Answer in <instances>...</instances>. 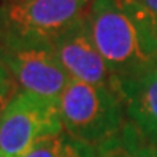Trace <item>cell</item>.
<instances>
[{
    "label": "cell",
    "mask_w": 157,
    "mask_h": 157,
    "mask_svg": "<svg viewBox=\"0 0 157 157\" xmlns=\"http://www.w3.org/2000/svg\"><path fill=\"white\" fill-rule=\"evenodd\" d=\"M86 14L97 49L119 84L157 65V30L135 2L92 0Z\"/></svg>",
    "instance_id": "6da1fadb"
},
{
    "label": "cell",
    "mask_w": 157,
    "mask_h": 157,
    "mask_svg": "<svg viewBox=\"0 0 157 157\" xmlns=\"http://www.w3.org/2000/svg\"><path fill=\"white\" fill-rule=\"evenodd\" d=\"M63 130L90 146H100L119 132L127 121L117 92L70 79L59 97Z\"/></svg>",
    "instance_id": "7a4b0ae2"
},
{
    "label": "cell",
    "mask_w": 157,
    "mask_h": 157,
    "mask_svg": "<svg viewBox=\"0 0 157 157\" xmlns=\"http://www.w3.org/2000/svg\"><path fill=\"white\" fill-rule=\"evenodd\" d=\"M92 0H22L0 3V41L52 44L86 14Z\"/></svg>",
    "instance_id": "3957f363"
},
{
    "label": "cell",
    "mask_w": 157,
    "mask_h": 157,
    "mask_svg": "<svg viewBox=\"0 0 157 157\" xmlns=\"http://www.w3.org/2000/svg\"><path fill=\"white\" fill-rule=\"evenodd\" d=\"M62 130L59 98L19 90L0 116V149L8 157H22Z\"/></svg>",
    "instance_id": "277c9868"
},
{
    "label": "cell",
    "mask_w": 157,
    "mask_h": 157,
    "mask_svg": "<svg viewBox=\"0 0 157 157\" xmlns=\"http://www.w3.org/2000/svg\"><path fill=\"white\" fill-rule=\"evenodd\" d=\"M0 62L24 92L59 98L71 79L52 44L0 41Z\"/></svg>",
    "instance_id": "5b68a950"
},
{
    "label": "cell",
    "mask_w": 157,
    "mask_h": 157,
    "mask_svg": "<svg viewBox=\"0 0 157 157\" xmlns=\"http://www.w3.org/2000/svg\"><path fill=\"white\" fill-rule=\"evenodd\" d=\"M54 52L71 79L108 87L119 94V82L109 71L92 38L87 14L52 41Z\"/></svg>",
    "instance_id": "8992f818"
},
{
    "label": "cell",
    "mask_w": 157,
    "mask_h": 157,
    "mask_svg": "<svg viewBox=\"0 0 157 157\" xmlns=\"http://www.w3.org/2000/svg\"><path fill=\"white\" fill-rule=\"evenodd\" d=\"M125 114L149 141L157 144V65L140 78L121 82Z\"/></svg>",
    "instance_id": "52a82bcc"
},
{
    "label": "cell",
    "mask_w": 157,
    "mask_h": 157,
    "mask_svg": "<svg viewBox=\"0 0 157 157\" xmlns=\"http://www.w3.org/2000/svg\"><path fill=\"white\" fill-rule=\"evenodd\" d=\"M95 152L97 157H157V144L127 119L117 133L95 147Z\"/></svg>",
    "instance_id": "ba28073f"
},
{
    "label": "cell",
    "mask_w": 157,
    "mask_h": 157,
    "mask_svg": "<svg viewBox=\"0 0 157 157\" xmlns=\"http://www.w3.org/2000/svg\"><path fill=\"white\" fill-rule=\"evenodd\" d=\"M22 157H97V152L94 146L62 130L57 135L36 143Z\"/></svg>",
    "instance_id": "9c48e42d"
},
{
    "label": "cell",
    "mask_w": 157,
    "mask_h": 157,
    "mask_svg": "<svg viewBox=\"0 0 157 157\" xmlns=\"http://www.w3.org/2000/svg\"><path fill=\"white\" fill-rule=\"evenodd\" d=\"M16 84L13 78L10 76L8 70L3 67V63L0 62V116H2L3 109L10 103V100L16 95Z\"/></svg>",
    "instance_id": "30bf717a"
},
{
    "label": "cell",
    "mask_w": 157,
    "mask_h": 157,
    "mask_svg": "<svg viewBox=\"0 0 157 157\" xmlns=\"http://www.w3.org/2000/svg\"><path fill=\"white\" fill-rule=\"evenodd\" d=\"M132 2L141 8V11L151 19L157 30V0H132Z\"/></svg>",
    "instance_id": "8fae6325"
},
{
    "label": "cell",
    "mask_w": 157,
    "mask_h": 157,
    "mask_svg": "<svg viewBox=\"0 0 157 157\" xmlns=\"http://www.w3.org/2000/svg\"><path fill=\"white\" fill-rule=\"evenodd\" d=\"M14 2H22V0H0V3H14Z\"/></svg>",
    "instance_id": "7c38bea8"
},
{
    "label": "cell",
    "mask_w": 157,
    "mask_h": 157,
    "mask_svg": "<svg viewBox=\"0 0 157 157\" xmlns=\"http://www.w3.org/2000/svg\"><path fill=\"white\" fill-rule=\"evenodd\" d=\"M0 157H8V155H6V154L2 151V149H0Z\"/></svg>",
    "instance_id": "4fadbf2b"
}]
</instances>
